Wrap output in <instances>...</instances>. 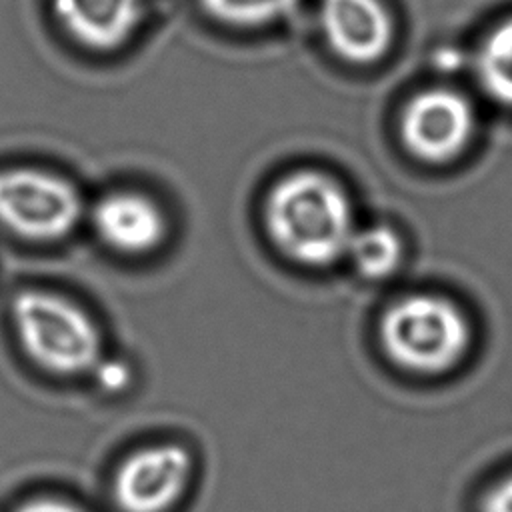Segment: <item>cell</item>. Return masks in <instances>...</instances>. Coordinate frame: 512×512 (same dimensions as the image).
<instances>
[{"instance_id": "13", "label": "cell", "mask_w": 512, "mask_h": 512, "mask_svg": "<svg viewBox=\"0 0 512 512\" xmlns=\"http://www.w3.org/2000/svg\"><path fill=\"white\" fill-rule=\"evenodd\" d=\"M478 512H512V470L500 474L486 486Z\"/></svg>"}, {"instance_id": "14", "label": "cell", "mask_w": 512, "mask_h": 512, "mask_svg": "<svg viewBox=\"0 0 512 512\" xmlns=\"http://www.w3.org/2000/svg\"><path fill=\"white\" fill-rule=\"evenodd\" d=\"M16 512H82L78 506L64 502V500H56V498H38L32 502L22 504Z\"/></svg>"}, {"instance_id": "1", "label": "cell", "mask_w": 512, "mask_h": 512, "mask_svg": "<svg viewBox=\"0 0 512 512\" xmlns=\"http://www.w3.org/2000/svg\"><path fill=\"white\" fill-rule=\"evenodd\" d=\"M274 246L302 266H328L346 254L354 230L346 192L326 174L300 170L278 180L264 204Z\"/></svg>"}, {"instance_id": "4", "label": "cell", "mask_w": 512, "mask_h": 512, "mask_svg": "<svg viewBox=\"0 0 512 512\" xmlns=\"http://www.w3.org/2000/svg\"><path fill=\"white\" fill-rule=\"evenodd\" d=\"M82 214L76 188L60 176L34 168L0 172V224L34 242L60 240Z\"/></svg>"}, {"instance_id": "7", "label": "cell", "mask_w": 512, "mask_h": 512, "mask_svg": "<svg viewBox=\"0 0 512 512\" xmlns=\"http://www.w3.org/2000/svg\"><path fill=\"white\" fill-rule=\"evenodd\" d=\"M330 48L354 64L380 60L392 42V18L380 0H320Z\"/></svg>"}, {"instance_id": "12", "label": "cell", "mask_w": 512, "mask_h": 512, "mask_svg": "<svg viewBox=\"0 0 512 512\" xmlns=\"http://www.w3.org/2000/svg\"><path fill=\"white\" fill-rule=\"evenodd\" d=\"M210 16L232 26H262L290 14L298 0H202Z\"/></svg>"}, {"instance_id": "3", "label": "cell", "mask_w": 512, "mask_h": 512, "mask_svg": "<svg viewBox=\"0 0 512 512\" xmlns=\"http://www.w3.org/2000/svg\"><path fill=\"white\" fill-rule=\"evenodd\" d=\"M12 322L26 356L50 374H80L100 360L96 324L80 306L58 294L20 292L12 302Z\"/></svg>"}, {"instance_id": "5", "label": "cell", "mask_w": 512, "mask_h": 512, "mask_svg": "<svg viewBox=\"0 0 512 512\" xmlns=\"http://www.w3.org/2000/svg\"><path fill=\"white\" fill-rule=\"evenodd\" d=\"M190 470V454L178 444L142 448L118 466L114 502L122 512H166L186 490Z\"/></svg>"}, {"instance_id": "8", "label": "cell", "mask_w": 512, "mask_h": 512, "mask_svg": "<svg viewBox=\"0 0 512 512\" xmlns=\"http://www.w3.org/2000/svg\"><path fill=\"white\" fill-rule=\"evenodd\" d=\"M92 222L100 240L122 254L150 252L166 234L162 210L136 192L104 196L92 210Z\"/></svg>"}, {"instance_id": "15", "label": "cell", "mask_w": 512, "mask_h": 512, "mask_svg": "<svg viewBox=\"0 0 512 512\" xmlns=\"http://www.w3.org/2000/svg\"><path fill=\"white\" fill-rule=\"evenodd\" d=\"M100 382H102V386H106V388H110V390H118V388H122L124 384H126V380H128V370L122 366V364H118V362H108V364H104L102 366V370H100Z\"/></svg>"}, {"instance_id": "10", "label": "cell", "mask_w": 512, "mask_h": 512, "mask_svg": "<svg viewBox=\"0 0 512 512\" xmlns=\"http://www.w3.org/2000/svg\"><path fill=\"white\" fill-rule=\"evenodd\" d=\"M354 270L370 280L390 278L402 264L404 244L390 226H370L354 232L346 248Z\"/></svg>"}, {"instance_id": "6", "label": "cell", "mask_w": 512, "mask_h": 512, "mask_svg": "<svg viewBox=\"0 0 512 512\" xmlns=\"http://www.w3.org/2000/svg\"><path fill=\"white\" fill-rule=\"evenodd\" d=\"M408 150L428 162H446L462 152L474 132V110L466 96L434 88L412 98L400 122Z\"/></svg>"}, {"instance_id": "11", "label": "cell", "mask_w": 512, "mask_h": 512, "mask_svg": "<svg viewBox=\"0 0 512 512\" xmlns=\"http://www.w3.org/2000/svg\"><path fill=\"white\" fill-rule=\"evenodd\" d=\"M476 72L496 102L512 106V18L500 22L482 42Z\"/></svg>"}, {"instance_id": "9", "label": "cell", "mask_w": 512, "mask_h": 512, "mask_svg": "<svg viewBox=\"0 0 512 512\" xmlns=\"http://www.w3.org/2000/svg\"><path fill=\"white\" fill-rule=\"evenodd\" d=\"M62 28L82 46L110 52L138 28L142 0H52Z\"/></svg>"}, {"instance_id": "2", "label": "cell", "mask_w": 512, "mask_h": 512, "mask_svg": "<svg viewBox=\"0 0 512 512\" xmlns=\"http://www.w3.org/2000/svg\"><path fill=\"white\" fill-rule=\"evenodd\" d=\"M378 338L386 358L414 376H446L472 354L476 330L468 310L440 292H414L380 316Z\"/></svg>"}]
</instances>
